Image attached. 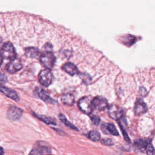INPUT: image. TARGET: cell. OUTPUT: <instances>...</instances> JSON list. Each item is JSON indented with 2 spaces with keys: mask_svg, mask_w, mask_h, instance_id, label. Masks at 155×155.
Here are the masks:
<instances>
[{
  "mask_svg": "<svg viewBox=\"0 0 155 155\" xmlns=\"http://www.w3.org/2000/svg\"><path fill=\"white\" fill-rule=\"evenodd\" d=\"M35 93L38 97L47 103L53 104L56 102V101L50 97L49 95L41 87H36L35 90Z\"/></svg>",
  "mask_w": 155,
  "mask_h": 155,
  "instance_id": "cell-9",
  "label": "cell"
},
{
  "mask_svg": "<svg viewBox=\"0 0 155 155\" xmlns=\"http://www.w3.org/2000/svg\"><path fill=\"white\" fill-rule=\"evenodd\" d=\"M101 142L102 144L107 146H111L113 145V142L111 139L107 138V139H103L101 140Z\"/></svg>",
  "mask_w": 155,
  "mask_h": 155,
  "instance_id": "cell-23",
  "label": "cell"
},
{
  "mask_svg": "<svg viewBox=\"0 0 155 155\" xmlns=\"http://www.w3.org/2000/svg\"><path fill=\"white\" fill-rule=\"evenodd\" d=\"M107 129L108 130L109 133H111L114 136H117L119 134L116 127L113 124H107Z\"/></svg>",
  "mask_w": 155,
  "mask_h": 155,
  "instance_id": "cell-20",
  "label": "cell"
},
{
  "mask_svg": "<svg viewBox=\"0 0 155 155\" xmlns=\"http://www.w3.org/2000/svg\"><path fill=\"white\" fill-rule=\"evenodd\" d=\"M154 155H155V153H154Z\"/></svg>",
  "mask_w": 155,
  "mask_h": 155,
  "instance_id": "cell-30",
  "label": "cell"
},
{
  "mask_svg": "<svg viewBox=\"0 0 155 155\" xmlns=\"http://www.w3.org/2000/svg\"><path fill=\"white\" fill-rule=\"evenodd\" d=\"M55 56L53 53L50 51H45L40 56V61L42 64L47 69H51L53 67L55 62Z\"/></svg>",
  "mask_w": 155,
  "mask_h": 155,
  "instance_id": "cell-2",
  "label": "cell"
},
{
  "mask_svg": "<svg viewBox=\"0 0 155 155\" xmlns=\"http://www.w3.org/2000/svg\"><path fill=\"white\" fill-rule=\"evenodd\" d=\"M59 117L60 120H61L66 126H67L68 127H69V128H71V129L77 130V128H76L74 125H73L70 122H69V121L67 119V118L65 117V116H64V114H60L59 116Z\"/></svg>",
  "mask_w": 155,
  "mask_h": 155,
  "instance_id": "cell-18",
  "label": "cell"
},
{
  "mask_svg": "<svg viewBox=\"0 0 155 155\" xmlns=\"http://www.w3.org/2000/svg\"><path fill=\"white\" fill-rule=\"evenodd\" d=\"M2 61H3V58L2 57V56L0 54V66L1 65V64L2 63Z\"/></svg>",
  "mask_w": 155,
  "mask_h": 155,
  "instance_id": "cell-29",
  "label": "cell"
},
{
  "mask_svg": "<svg viewBox=\"0 0 155 155\" xmlns=\"http://www.w3.org/2000/svg\"><path fill=\"white\" fill-rule=\"evenodd\" d=\"M108 113L110 116L115 120L121 118L124 114L122 110L116 104H112L109 107Z\"/></svg>",
  "mask_w": 155,
  "mask_h": 155,
  "instance_id": "cell-8",
  "label": "cell"
},
{
  "mask_svg": "<svg viewBox=\"0 0 155 155\" xmlns=\"http://www.w3.org/2000/svg\"><path fill=\"white\" fill-rule=\"evenodd\" d=\"M62 69L71 76L75 75L78 73V69L77 67L73 63L67 62L63 65Z\"/></svg>",
  "mask_w": 155,
  "mask_h": 155,
  "instance_id": "cell-13",
  "label": "cell"
},
{
  "mask_svg": "<svg viewBox=\"0 0 155 155\" xmlns=\"http://www.w3.org/2000/svg\"><path fill=\"white\" fill-rule=\"evenodd\" d=\"M122 42L125 44H132L134 42V40H135V38L133 36H131V35H127L125 36H124L123 37V39H122Z\"/></svg>",
  "mask_w": 155,
  "mask_h": 155,
  "instance_id": "cell-21",
  "label": "cell"
},
{
  "mask_svg": "<svg viewBox=\"0 0 155 155\" xmlns=\"http://www.w3.org/2000/svg\"><path fill=\"white\" fill-rule=\"evenodd\" d=\"M61 101L67 105H72L74 102V97L70 93L64 94L61 96Z\"/></svg>",
  "mask_w": 155,
  "mask_h": 155,
  "instance_id": "cell-15",
  "label": "cell"
},
{
  "mask_svg": "<svg viewBox=\"0 0 155 155\" xmlns=\"http://www.w3.org/2000/svg\"><path fill=\"white\" fill-rule=\"evenodd\" d=\"M147 142L143 139H137L136 140H135L134 142V145L136 147V148L140 151H143L144 150H145V147L147 145Z\"/></svg>",
  "mask_w": 155,
  "mask_h": 155,
  "instance_id": "cell-17",
  "label": "cell"
},
{
  "mask_svg": "<svg viewBox=\"0 0 155 155\" xmlns=\"http://www.w3.org/2000/svg\"><path fill=\"white\" fill-rule=\"evenodd\" d=\"M0 92L4 94L6 96L13 99L15 101L18 102L19 100V97L18 96L17 93L15 91L13 90L10 88L3 86L2 85H0Z\"/></svg>",
  "mask_w": 155,
  "mask_h": 155,
  "instance_id": "cell-10",
  "label": "cell"
},
{
  "mask_svg": "<svg viewBox=\"0 0 155 155\" xmlns=\"http://www.w3.org/2000/svg\"><path fill=\"white\" fill-rule=\"evenodd\" d=\"M78 107L79 109L85 114H90L93 109L92 101L89 97L85 96L81 98L78 101Z\"/></svg>",
  "mask_w": 155,
  "mask_h": 155,
  "instance_id": "cell-3",
  "label": "cell"
},
{
  "mask_svg": "<svg viewBox=\"0 0 155 155\" xmlns=\"http://www.w3.org/2000/svg\"><path fill=\"white\" fill-rule=\"evenodd\" d=\"M145 150H146L148 155H154V154L155 153L154 148L151 143H147V145L145 147Z\"/></svg>",
  "mask_w": 155,
  "mask_h": 155,
  "instance_id": "cell-22",
  "label": "cell"
},
{
  "mask_svg": "<svg viewBox=\"0 0 155 155\" xmlns=\"http://www.w3.org/2000/svg\"><path fill=\"white\" fill-rule=\"evenodd\" d=\"M22 68V64L19 59L15 58L11 60L10 62L7 64L6 69L7 71L11 74H13L19 71Z\"/></svg>",
  "mask_w": 155,
  "mask_h": 155,
  "instance_id": "cell-6",
  "label": "cell"
},
{
  "mask_svg": "<svg viewBox=\"0 0 155 155\" xmlns=\"http://www.w3.org/2000/svg\"><path fill=\"white\" fill-rule=\"evenodd\" d=\"M0 155H4V149L0 147Z\"/></svg>",
  "mask_w": 155,
  "mask_h": 155,
  "instance_id": "cell-28",
  "label": "cell"
},
{
  "mask_svg": "<svg viewBox=\"0 0 155 155\" xmlns=\"http://www.w3.org/2000/svg\"><path fill=\"white\" fill-rule=\"evenodd\" d=\"M120 129H121V131H122V133H123L124 137L125 140L126 141H127V142H130L131 140H130V138H129L128 135L127 134V133L126 132V131L123 128V127H122L121 125H120Z\"/></svg>",
  "mask_w": 155,
  "mask_h": 155,
  "instance_id": "cell-26",
  "label": "cell"
},
{
  "mask_svg": "<svg viewBox=\"0 0 155 155\" xmlns=\"http://www.w3.org/2000/svg\"><path fill=\"white\" fill-rule=\"evenodd\" d=\"M23 110L16 106H11L7 111V117L12 120H19L22 115Z\"/></svg>",
  "mask_w": 155,
  "mask_h": 155,
  "instance_id": "cell-5",
  "label": "cell"
},
{
  "mask_svg": "<svg viewBox=\"0 0 155 155\" xmlns=\"http://www.w3.org/2000/svg\"><path fill=\"white\" fill-rule=\"evenodd\" d=\"M33 115H35L37 118H38V119L42 121L43 122H44L46 124H48V125H56V122L53 119H51V117H49L48 116H46L44 115L36 114L35 113H33Z\"/></svg>",
  "mask_w": 155,
  "mask_h": 155,
  "instance_id": "cell-16",
  "label": "cell"
},
{
  "mask_svg": "<svg viewBox=\"0 0 155 155\" xmlns=\"http://www.w3.org/2000/svg\"><path fill=\"white\" fill-rule=\"evenodd\" d=\"M92 103L93 108H95L98 110H104L108 106L107 99L102 96H96L92 101Z\"/></svg>",
  "mask_w": 155,
  "mask_h": 155,
  "instance_id": "cell-7",
  "label": "cell"
},
{
  "mask_svg": "<svg viewBox=\"0 0 155 155\" xmlns=\"http://www.w3.org/2000/svg\"><path fill=\"white\" fill-rule=\"evenodd\" d=\"M91 119L92 122L95 125H98L100 123V117L96 115H93L91 117Z\"/></svg>",
  "mask_w": 155,
  "mask_h": 155,
  "instance_id": "cell-24",
  "label": "cell"
},
{
  "mask_svg": "<svg viewBox=\"0 0 155 155\" xmlns=\"http://www.w3.org/2000/svg\"><path fill=\"white\" fill-rule=\"evenodd\" d=\"M1 55L3 58L10 61L16 58V52L13 44L9 42L5 43L1 49Z\"/></svg>",
  "mask_w": 155,
  "mask_h": 155,
  "instance_id": "cell-1",
  "label": "cell"
},
{
  "mask_svg": "<svg viewBox=\"0 0 155 155\" xmlns=\"http://www.w3.org/2000/svg\"><path fill=\"white\" fill-rule=\"evenodd\" d=\"M88 136L89 138L94 142H97L99 141L101 137V135L99 134V133L96 130H92L91 131H90L89 134H88Z\"/></svg>",
  "mask_w": 155,
  "mask_h": 155,
  "instance_id": "cell-19",
  "label": "cell"
},
{
  "mask_svg": "<svg viewBox=\"0 0 155 155\" xmlns=\"http://www.w3.org/2000/svg\"><path fill=\"white\" fill-rule=\"evenodd\" d=\"M7 82V77L5 74L0 73V85H3Z\"/></svg>",
  "mask_w": 155,
  "mask_h": 155,
  "instance_id": "cell-25",
  "label": "cell"
},
{
  "mask_svg": "<svg viewBox=\"0 0 155 155\" xmlns=\"http://www.w3.org/2000/svg\"><path fill=\"white\" fill-rule=\"evenodd\" d=\"M134 110L136 115H140L147 111V106L142 100L137 99L136 102Z\"/></svg>",
  "mask_w": 155,
  "mask_h": 155,
  "instance_id": "cell-12",
  "label": "cell"
},
{
  "mask_svg": "<svg viewBox=\"0 0 155 155\" xmlns=\"http://www.w3.org/2000/svg\"><path fill=\"white\" fill-rule=\"evenodd\" d=\"M51 152V150L48 147L41 145V143H38V146L32 149L29 155H43L48 154Z\"/></svg>",
  "mask_w": 155,
  "mask_h": 155,
  "instance_id": "cell-11",
  "label": "cell"
},
{
  "mask_svg": "<svg viewBox=\"0 0 155 155\" xmlns=\"http://www.w3.org/2000/svg\"><path fill=\"white\" fill-rule=\"evenodd\" d=\"M101 130L102 131L105 133V134H109V132H108V130L107 129V124H102V126H101Z\"/></svg>",
  "mask_w": 155,
  "mask_h": 155,
  "instance_id": "cell-27",
  "label": "cell"
},
{
  "mask_svg": "<svg viewBox=\"0 0 155 155\" xmlns=\"http://www.w3.org/2000/svg\"><path fill=\"white\" fill-rule=\"evenodd\" d=\"M39 81L44 87H48L52 82L53 74L50 69H44L40 71L39 74Z\"/></svg>",
  "mask_w": 155,
  "mask_h": 155,
  "instance_id": "cell-4",
  "label": "cell"
},
{
  "mask_svg": "<svg viewBox=\"0 0 155 155\" xmlns=\"http://www.w3.org/2000/svg\"><path fill=\"white\" fill-rule=\"evenodd\" d=\"M40 51L38 48L36 47H27L25 49V55L30 58H36L39 56Z\"/></svg>",
  "mask_w": 155,
  "mask_h": 155,
  "instance_id": "cell-14",
  "label": "cell"
}]
</instances>
